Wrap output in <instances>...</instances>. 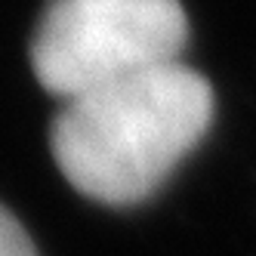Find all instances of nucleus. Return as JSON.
Wrapping results in <instances>:
<instances>
[{
    "mask_svg": "<svg viewBox=\"0 0 256 256\" xmlns=\"http://www.w3.org/2000/svg\"><path fill=\"white\" fill-rule=\"evenodd\" d=\"M186 38L179 0H50L31 65L40 86L68 102L179 62Z\"/></svg>",
    "mask_w": 256,
    "mask_h": 256,
    "instance_id": "nucleus-2",
    "label": "nucleus"
},
{
    "mask_svg": "<svg viewBox=\"0 0 256 256\" xmlns=\"http://www.w3.org/2000/svg\"><path fill=\"white\" fill-rule=\"evenodd\" d=\"M213 90L173 62L68 99L52 120V158L80 194L108 207L152 198L204 139Z\"/></svg>",
    "mask_w": 256,
    "mask_h": 256,
    "instance_id": "nucleus-1",
    "label": "nucleus"
},
{
    "mask_svg": "<svg viewBox=\"0 0 256 256\" xmlns=\"http://www.w3.org/2000/svg\"><path fill=\"white\" fill-rule=\"evenodd\" d=\"M0 256H38L25 226L0 204Z\"/></svg>",
    "mask_w": 256,
    "mask_h": 256,
    "instance_id": "nucleus-3",
    "label": "nucleus"
}]
</instances>
